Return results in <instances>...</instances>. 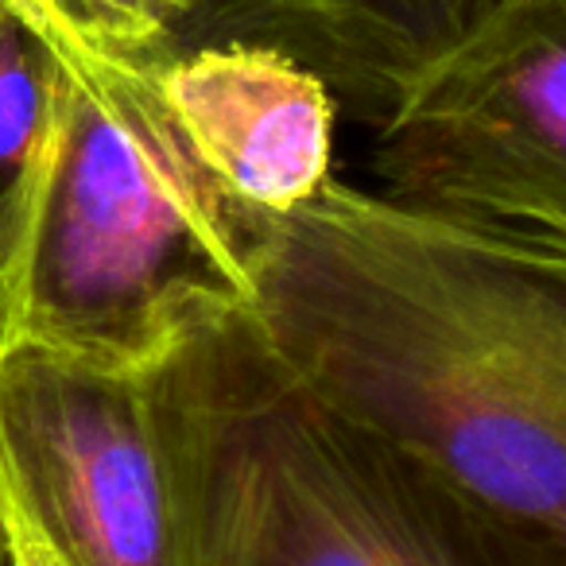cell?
Returning <instances> with one entry per match:
<instances>
[{
	"label": "cell",
	"mask_w": 566,
	"mask_h": 566,
	"mask_svg": "<svg viewBox=\"0 0 566 566\" xmlns=\"http://www.w3.org/2000/svg\"><path fill=\"white\" fill-rule=\"evenodd\" d=\"M48 59V109L0 187V342L151 369L249 311L244 206L182 136L159 63H125L12 17Z\"/></svg>",
	"instance_id": "2"
},
{
	"label": "cell",
	"mask_w": 566,
	"mask_h": 566,
	"mask_svg": "<svg viewBox=\"0 0 566 566\" xmlns=\"http://www.w3.org/2000/svg\"><path fill=\"white\" fill-rule=\"evenodd\" d=\"M0 566H4V555H0Z\"/></svg>",
	"instance_id": "12"
},
{
	"label": "cell",
	"mask_w": 566,
	"mask_h": 566,
	"mask_svg": "<svg viewBox=\"0 0 566 566\" xmlns=\"http://www.w3.org/2000/svg\"><path fill=\"white\" fill-rule=\"evenodd\" d=\"M303 12H307V0H198L195 24L182 48L249 40L283 51V43L300 28Z\"/></svg>",
	"instance_id": "10"
},
{
	"label": "cell",
	"mask_w": 566,
	"mask_h": 566,
	"mask_svg": "<svg viewBox=\"0 0 566 566\" xmlns=\"http://www.w3.org/2000/svg\"><path fill=\"white\" fill-rule=\"evenodd\" d=\"M151 388L182 566H566V535L311 396L244 311L187 334Z\"/></svg>",
	"instance_id": "3"
},
{
	"label": "cell",
	"mask_w": 566,
	"mask_h": 566,
	"mask_svg": "<svg viewBox=\"0 0 566 566\" xmlns=\"http://www.w3.org/2000/svg\"><path fill=\"white\" fill-rule=\"evenodd\" d=\"M159 90L233 202L280 213L331 179L334 94L287 51L249 40L179 48L159 63Z\"/></svg>",
	"instance_id": "6"
},
{
	"label": "cell",
	"mask_w": 566,
	"mask_h": 566,
	"mask_svg": "<svg viewBox=\"0 0 566 566\" xmlns=\"http://www.w3.org/2000/svg\"><path fill=\"white\" fill-rule=\"evenodd\" d=\"M249 323L311 396L566 535V237L326 179L244 206Z\"/></svg>",
	"instance_id": "1"
},
{
	"label": "cell",
	"mask_w": 566,
	"mask_h": 566,
	"mask_svg": "<svg viewBox=\"0 0 566 566\" xmlns=\"http://www.w3.org/2000/svg\"><path fill=\"white\" fill-rule=\"evenodd\" d=\"M4 17H9V9H4V0H0V20H4Z\"/></svg>",
	"instance_id": "11"
},
{
	"label": "cell",
	"mask_w": 566,
	"mask_h": 566,
	"mask_svg": "<svg viewBox=\"0 0 566 566\" xmlns=\"http://www.w3.org/2000/svg\"><path fill=\"white\" fill-rule=\"evenodd\" d=\"M48 109V59L20 20H0V187L24 167Z\"/></svg>",
	"instance_id": "9"
},
{
	"label": "cell",
	"mask_w": 566,
	"mask_h": 566,
	"mask_svg": "<svg viewBox=\"0 0 566 566\" xmlns=\"http://www.w3.org/2000/svg\"><path fill=\"white\" fill-rule=\"evenodd\" d=\"M504 4L509 0H307L283 51L380 128L400 97Z\"/></svg>",
	"instance_id": "7"
},
{
	"label": "cell",
	"mask_w": 566,
	"mask_h": 566,
	"mask_svg": "<svg viewBox=\"0 0 566 566\" xmlns=\"http://www.w3.org/2000/svg\"><path fill=\"white\" fill-rule=\"evenodd\" d=\"M388 198L566 237V0H509L380 125Z\"/></svg>",
	"instance_id": "5"
},
{
	"label": "cell",
	"mask_w": 566,
	"mask_h": 566,
	"mask_svg": "<svg viewBox=\"0 0 566 566\" xmlns=\"http://www.w3.org/2000/svg\"><path fill=\"white\" fill-rule=\"evenodd\" d=\"M151 369L0 342L4 566H182Z\"/></svg>",
	"instance_id": "4"
},
{
	"label": "cell",
	"mask_w": 566,
	"mask_h": 566,
	"mask_svg": "<svg viewBox=\"0 0 566 566\" xmlns=\"http://www.w3.org/2000/svg\"><path fill=\"white\" fill-rule=\"evenodd\" d=\"M4 9L48 20L97 55L159 63L187 43L198 0H4Z\"/></svg>",
	"instance_id": "8"
}]
</instances>
